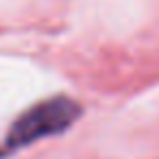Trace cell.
Here are the masks:
<instances>
[{
  "mask_svg": "<svg viewBox=\"0 0 159 159\" xmlns=\"http://www.w3.org/2000/svg\"><path fill=\"white\" fill-rule=\"evenodd\" d=\"M81 116V105L72 98H50L35 107H31L26 113H22L7 133V150L24 148L37 139L59 135L66 129H70Z\"/></svg>",
  "mask_w": 159,
  "mask_h": 159,
  "instance_id": "obj_1",
  "label": "cell"
}]
</instances>
